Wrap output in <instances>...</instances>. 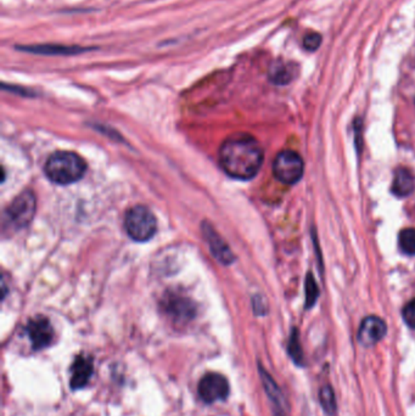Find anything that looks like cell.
I'll list each match as a JSON object with an SVG mask.
<instances>
[{"label": "cell", "instance_id": "1", "mask_svg": "<svg viewBox=\"0 0 415 416\" xmlns=\"http://www.w3.org/2000/svg\"><path fill=\"white\" fill-rule=\"evenodd\" d=\"M263 150L257 140L250 137H232L219 149V164L232 178L247 180L260 172L263 164Z\"/></svg>", "mask_w": 415, "mask_h": 416}, {"label": "cell", "instance_id": "2", "mask_svg": "<svg viewBox=\"0 0 415 416\" xmlns=\"http://www.w3.org/2000/svg\"><path fill=\"white\" fill-rule=\"evenodd\" d=\"M87 171V164L82 159L71 151H56L50 155L45 164V175L55 184L69 185L82 178Z\"/></svg>", "mask_w": 415, "mask_h": 416}, {"label": "cell", "instance_id": "3", "mask_svg": "<svg viewBox=\"0 0 415 416\" xmlns=\"http://www.w3.org/2000/svg\"><path fill=\"white\" fill-rule=\"evenodd\" d=\"M124 228L130 239L145 243L153 238L158 230V222L153 212L145 206L138 205L129 208L124 218Z\"/></svg>", "mask_w": 415, "mask_h": 416}, {"label": "cell", "instance_id": "4", "mask_svg": "<svg viewBox=\"0 0 415 416\" xmlns=\"http://www.w3.org/2000/svg\"><path fill=\"white\" fill-rule=\"evenodd\" d=\"M305 164L300 155L292 150H284L277 155L273 164L274 177L282 183L296 184L303 175Z\"/></svg>", "mask_w": 415, "mask_h": 416}, {"label": "cell", "instance_id": "5", "mask_svg": "<svg viewBox=\"0 0 415 416\" xmlns=\"http://www.w3.org/2000/svg\"><path fill=\"white\" fill-rule=\"evenodd\" d=\"M35 212V198L32 191H24L11 202L6 212V222L11 228H25L33 218Z\"/></svg>", "mask_w": 415, "mask_h": 416}, {"label": "cell", "instance_id": "6", "mask_svg": "<svg viewBox=\"0 0 415 416\" xmlns=\"http://www.w3.org/2000/svg\"><path fill=\"white\" fill-rule=\"evenodd\" d=\"M229 382L218 372H208L198 382V396L205 403L224 401L229 395Z\"/></svg>", "mask_w": 415, "mask_h": 416}, {"label": "cell", "instance_id": "7", "mask_svg": "<svg viewBox=\"0 0 415 416\" xmlns=\"http://www.w3.org/2000/svg\"><path fill=\"white\" fill-rule=\"evenodd\" d=\"M26 332L30 338L32 348L37 351L44 349L54 341V329L51 327L49 320L44 317L31 319L26 327Z\"/></svg>", "mask_w": 415, "mask_h": 416}, {"label": "cell", "instance_id": "8", "mask_svg": "<svg viewBox=\"0 0 415 416\" xmlns=\"http://www.w3.org/2000/svg\"><path fill=\"white\" fill-rule=\"evenodd\" d=\"M387 332L386 322L376 315L364 318L358 330V341L362 346L373 347L385 337Z\"/></svg>", "mask_w": 415, "mask_h": 416}, {"label": "cell", "instance_id": "9", "mask_svg": "<svg viewBox=\"0 0 415 416\" xmlns=\"http://www.w3.org/2000/svg\"><path fill=\"white\" fill-rule=\"evenodd\" d=\"M94 372L93 359L90 356L81 354L74 359V364L71 367V388L72 390H81L87 386L90 382V377Z\"/></svg>", "mask_w": 415, "mask_h": 416}, {"label": "cell", "instance_id": "10", "mask_svg": "<svg viewBox=\"0 0 415 416\" xmlns=\"http://www.w3.org/2000/svg\"><path fill=\"white\" fill-rule=\"evenodd\" d=\"M260 375L262 379L264 390L267 392L269 399L274 404L276 416H285V399H284L282 391L279 390V387H278L276 381L273 380L272 376L264 370V367H260Z\"/></svg>", "mask_w": 415, "mask_h": 416}, {"label": "cell", "instance_id": "11", "mask_svg": "<svg viewBox=\"0 0 415 416\" xmlns=\"http://www.w3.org/2000/svg\"><path fill=\"white\" fill-rule=\"evenodd\" d=\"M203 230V234L208 238V243L211 246V250H212L214 257L218 258L224 264L232 263V254L230 252V250L228 248L227 245L223 241L221 236L213 230L212 227H208V224H205Z\"/></svg>", "mask_w": 415, "mask_h": 416}, {"label": "cell", "instance_id": "12", "mask_svg": "<svg viewBox=\"0 0 415 416\" xmlns=\"http://www.w3.org/2000/svg\"><path fill=\"white\" fill-rule=\"evenodd\" d=\"M415 178L409 169L398 168L396 171L392 183V193L398 198L409 196L414 191Z\"/></svg>", "mask_w": 415, "mask_h": 416}, {"label": "cell", "instance_id": "13", "mask_svg": "<svg viewBox=\"0 0 415 416\" xmlns=\"http://www.w3.org/2000/svg\"><path fill=\"white\" fill-rule=\"evenodd\" d=\"M269 77L277 85L290 83L295 77V66L285 64L282 61H278L273 64L271 72H269Z\"/></svg>", "mask_w": 415, "mask_h": 416}, {"label": "cell", "instance_id": "14", "mask_svg": "<svg viewBox=\"0 0 415 416\" xmlns=\"http://www.w3.org/2000/svg\"><path fill=\"white\" fill-rule=\"evenodd\" d=\"M319 401H321L323 410L325 411L329 416H334L337 414V398L334 390L329 385H325L321 388L319 391Z\"/></svg>", "mask_w": 415, "mask_h": 416}, {"label": "cell", "instance_id": "15", "mask_svg": "<svg viewBox=\"0 0 415 416\" xmlns=\"http://www.w3.org/2000/svg\"><path fill=\"white\" fill-rule=\"evenodd\" d=\"M402 252L408 256H415V229L408 228L402 230L398 238Z\"/></svg>", "mask_w": 415, "mask_h": 416}, {"label": "cell", "instance_id": "16", "mask_svg": "<svg viewBox=\"0 0 415 416\" xmlns=\"http://www.w3.org/2000/svg\"><path fill=\"white\" fill-rule=\"evenodd\" d=\"M287 352L297 365H303V352H302L301 342H300L298 331L296 329H294V331L291 332V336L289 340V346H287Z\"/></svg>", "mask_w": 415, "mask_h": 416}, {"label": "cell", "instance_id": "17", "mask_svg": "<svg viewBox=\"0 0 415 416\" xmlns=\"http://www.w3.org/2000/svg\"><path fill=\"white\" fill-rule=\"evenodd\" d=\"M305 291H306V303L305 304H306L307 309H310L316 304L318 296H319V288L316 286V280L312 272L307 274Z\"/></svg>", "mask_w": 415, "mask_h": 416}, {"label": "cell", "instance_id": "18", "mask_svg": "<svg viewBox=\"0 0 415 416\" xmlns=\"http://www.w3.org/2000/svg\"><path fill=\"white\" fill-rule=\"evenodd\" d=\"M321 44V35L316 32H311L305 37L303 40V48L308 51H314L318 49Z\"/></svg>", "mask_w": 415, "mask_h": 416}, {"label": "cell", "instance_id": "19", "mask_svg": "<svg viewBox=\"0 0 415 416\" xmlns=\"http://www.w3.org/2000/svg\"><path fill=\"white\" fill-rule=\"evenodd\" d=\"M403 319L408 327L415 330V298L412 300L403 309Z\"/></svg>", "mask_w": 415, "mask_h": 416}]
</instances>
